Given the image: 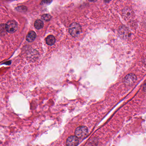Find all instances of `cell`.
Wrapping results in <instances>:
<instances>
[{
	"label": "cell",
	"mask_w": 146,
	"mask_h": 146,
	"mask_svg": "<svg viewBox=\"0 0 146 146\" xmlns=\"http://www.w3.org/2000/svg\"><path fill=\"white\" fill-rule=\"evenodd\" d=\"M34 26L37 30H40L43 28L44 26V23L42 20H37L34 23Z\"/></svg>",
	"instance_id": "10"
},
{
	"label": "cell",
	"mask_w": 146,
	"mask_h": 146,
	"mask_svg": "<svg viewBox=\"0 0 146 146\" xmlns=\"http://www.w3.org/2000/svg\"><path fill=\"white\" fill-rule=\"evenodd\" d=\"M88 134V129L86 126H79L76 129L75 134L78 138L83 139Z\"/></svg>",
	"instance_id": "1"
},
{
	"label": "cell",
	"mask_w": 146,
	"mask_h": 146,
	"mask_svg": "<svg viewBox=\"0 0 146 146\" xmlns=\"http://www.w3.org/2000/svg\"><path fill=\"white\" fill-rule=\"evenodd\" d=\"M36 34L35 32L31 31L28 33L26 37V40L29 42H32L36 38Z\"/></svg>",
	"instance_id": "8"
},
{
	"label": "cell",
	"mask_w": 146,
	"mask_h": 146,
	"mask_svg": "<svg viewBox=\"0 0 146 146\" xmlns=\"http://www.w3.org/2000/svg\"><path fill=\"white\" fill-rule=\"evenodd\" d=\"M7 31L9 33L13 34L17 30V23L14 20L9 21L6 24Z\"/></svg>",
	"instance_id": "3"
},
{
	"label": "cell",
	"mask_w": 146,
	"mask_h": 146,
	"mask_svg": "<svg viewBox=\"0 0 146 146\" xmlns=\"http://www.w3.org/2000/svg\"><path fill=\"white\" fill-rule=\"evenodd\" d=\"M136 80V77L134 75L130 74L127 75L124 78V82L127 85H132L135 82Z\"/></svg>",
	"instance_id": "6"
},
{
	"label": "cell",
	"mask_w": 146,
	"mask_h": 146,
	"mask_svg": "<svg viewBox=\"0 0 146 146\" xmlns=\"http://www.w3.org/2000/svg\"><path fill=\"white\" fill-rule=\"evenodd\" d=\"M6 32H7L6 29V24H1L0 26V33L2 34Z\"/></svg>",
	"instance_id": "12"
},
{
	"label": "cell",
	"mask_w": 146,
	"mask_h": 146,
	"mask_svg": "<svg viewBox=\"0 0 146 146\" xmlns=\"http://www.w3.org/2000/svg\"><path fill=\"white\" fill-rule=\"evenodd\" d=\"M123 15L124 17L128 19H130L134 17V13L132 9L130 7H126L123 9Z\"/></svg>",
	"instance_id": "5"
},
{
	"label": "cell",
	"mask_w": 146,
	"mask_h": 146,
	"mask_svg": "<svg viewBox=\"0 0 146 146\" xmlns=\"http://www.w3.org/2000/svg\"><path fill=\"white\" fill-rule=\"evenodd\" d=\"M82 29L79 24L73 23L70 25L69 27L70 34L74 37H77L80 34Z\"/></svg>",
	"instance_id": "2"
},
{
	"label": "cell",
	"mask_w": 146,
	"mask_h": 146,
	"mask_svg": "<svg viewBox=\"0 0 146 146\" xmlns=\"http://www.w3.org/2000/svg\"><path fill=\"white\" fill-rule=\"evenodd\" d=\"M46 41L47 44L49 45H53L56 42L55 37L52 35H49L48 36V37H47Z\"/></svg>",
	"instance_id": "9"
},
{
	"label": "cell",
	"mask_w": 146,
	"mask_h": 146,
	"mask_svg": "<svg viewBox=\"0 0 146 146\" xmlns=\"http://www.w3.org/2000/svg\"><path fill=\"white\" fill-rule=\"evenodd\" d=\"M143 89H144V91L146 92V83L144 85Z\"/></svg>",
	"instance_id": "14"
},
{
	"label": "cell",
	"mask_w": 146,
	"mask_h": 146,
	"mask_svg": "<svg viewBox=\"0 0 146 146\" xmlns=\"http://www.w3.org/2000/svg\"><path fill=\"white\" fill-rule=\"evenodd\" d=\"M105 1L106 2H109L110 1V0H105Z\"/></svg>",
	"instance_id": "16"
},
{
	"label": "cell",
	"mask_w": 146,
	"mask_h": 146,
	"mask_svg": "<svg viewBox=\"0 0 146 146\" xmlns=\"http://www.w3.org/2000/svg\"><path fill=\"white\" fill-rule=\"evenodd\" d=\"M52 1V0H43V3L44 4H50L51 3V2Z\"/></svg>",
	"instance_id": "13"
},
{
	"label": "cell",
	"mask_w": 146,
	"mask_h": 146,
	"mask_svg": "<svg viewBox=\"0 0 146 146\" xmlns=\"http://www.w3.org/2000/svg\"><path fill=\"white\" fill-rule=\"evenodd\" d=\"M97 0H89V1H91V2H95V1H96Z\"/></svg>",
	"instance_id": "15"
},
{
	"label": "cell",
	"mask_w": 146,
	"mask_h": 146,
	"mask_svg": "<svg viewBox=\"0 0 146 146\" xmlns=\"http://www.w3.org/2000/svg\"><path fill=\"white\" fill-rule=\"evenodd\" d=\"M119 34L123 38H126L129 37L130 32L127 28L124 26H122L120 28Z\"/></svg>",
	"instance_id": "7"
},
{
	"label": "cell",
	"mask_w": 146,
	"mask_h": 146,
	"mask_svg": "<svg viewBox=\"0 0 146 146\" xmlns=\"http://www.w3.org/2000/svg\"><path fill=\"white\" fill-rule=\"evenodd\" d=\"M51 16L49 14H44L42 16V19L46 21H48L51 19Z\"/></svg>",
	"instance_id": "11"
},
{
	"label": "cell",
	"mask_w": 146,
	"mask_h": 146,
	"mask_svg": "<svg viewBox=\"0 0 146 146\" xmlns=\"http://www.w3.org/2000/svg\"><path fill=\"white\" fill-rule=\"evenodd\" d=\"M79 143V138L76 136H71L68 138L66 141V144L68 146H77Z\"/></svg>",
	"instance_id": "4"
}]
</instances>
